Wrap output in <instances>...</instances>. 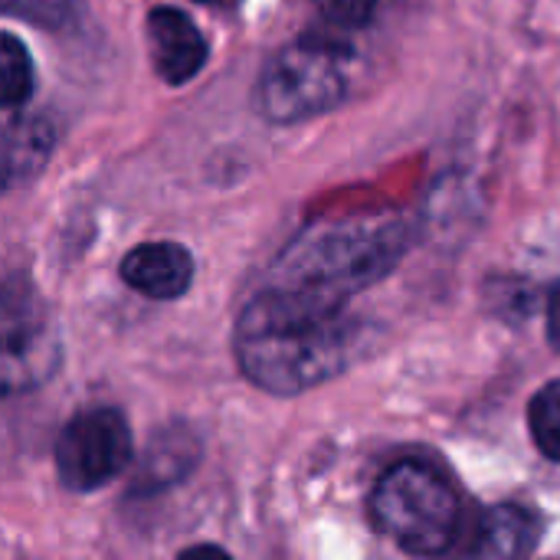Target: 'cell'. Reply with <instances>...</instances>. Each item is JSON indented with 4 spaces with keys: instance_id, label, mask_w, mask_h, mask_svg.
<instances>
[{
    "instance_id": "obj_1",
    "label": "cell",
    "mask_w": 560,
    "mask_h": 560,
    "mask_svg": "<svg viewBox=\"0 0 560 560\" xmlns=\"http://www.w3.org/2000/svg\"><path fill=\"white\" fill-rule=\"evenodd\" d=\"M233 351L256 387L295 397L354 364L364 351V325L348 308L322 312L262 289L236 322Z\"/></svg>"
},
{
    "instance_id": "obj_2",
    "label": "cell",
    "mask_w": 560,
    "mask_h": 560,
    "mask_svg": "<svg viewBox=\"0 0 560 560\" xmlns=\"http://www.w3.org/2000/svg\"><path fill=\"white\" fill-rule=\"evenodd\" d=\"M404 220H358L308 233L276 262L266 289L322 312H345L348 302L381 282L410 249Z\"/></svg>"
},
{
    "instance_id": "obj_3",
    "label": "cell",
    "mask_w": 560,
    "mask_h": 560,
    "mask_svg": "<svg viewBox=\"0 0 560 560\" xmlns=\"http://www.w3.org/2000/svg\"><path fill=\"white\" fill-rule=\"evenodd\" d=\"M371 518L384 538L420 558L446 555L463 525L453 486L423 463H397L381 476L371 495Z\"/></svg>"
},
{
    "instance_id": "obj_4",
    "label": "cell",
    "mask_w": 560,
    "mask_h": 560,
    "mask_svg": "<svg viewBox=\"0 0 560 560\" xmlns=\"http://www.w3.org/2000/svg\"><path fill=\"white\" fill-rule=\"evenodd\" d=\"M348 89V49L325 36H302L279 49L259 75L256 105L269 121H302L335 108Z\"/></svg>"
},
{
    "instance_id": "obj_5",
    "label": "cell",
    "mask_w": 560,
    "mask_h": 560,
    "mask_svg": "<svg viewBox=\"0 0 560 560\" xmlns=\"http://www.w3.org/2000/svg\"><path fill=\"white\" fill-rule=\"evenodd\" d=\"M131 463V430L112 407L82 410L56 440V469L66 489L95 492Z\"/></svg>"
},
{
    "instance_id": "obj_6",
    "label": "cell",
    "mask_w": 560,
    "mask_h": 560,
    "mask_svg": "<svg viewBox=\"0 0 560 560\" xmlns=\"http://www.w3.org/2000/svg\"><path fill=\"white\" fill-rule=\"evenodd\" d=\"M56 335L26 282L10 279L3 292V387L7 394L43 384L56 371Z\"/></svg>"
},
{
    "instance_id": "obj_7",
    "label": "cell",
    "mask_w": 560,
    "mask_h": 560,
    "mask_svg": "<svg viewBox=\"0 0 560 560\" xmlns=\"http://www.w3.org/2000/svg\"><path fill=\"white\" fill-rule=\"evenodd\" d=\"M148 46H151L154 72L167 85L190 82L210 56L203 33L177 7H154L148 13Z\"/></svg>"
},
{
    "instance_id": "obj_8",
    "label": "cell",
    "mask_w": 560,
    "mask_h": 560,
    "mask_svg": "<svg viewBox=\"0 0 560 560\" xmlns=\"http://www.w3.org/2000/svg\"><path fill=\"white\" fill-rule=\"evenodd\" d=\"M121 279L158 302L184 295L194 282V256L177 243H144L121 259Z\"/></svg>"
},
{
    "instance_id": "obj_9",
    "label": "cell",
    "mask_w": 560,
    "mask_h": 560,
    "mask_svg": "<svg viewBox=\"0 0 560 560\" xmlns=\"http://www.w3.org/2000/svg\"><path fill=\"white\" fill-rule=\"evenodd\" d=\"M541 541V518L522 505L489 509L479 525L469 551L476 558H525Z\"/></svg>"
},
{
    "instance_id": "obj_10",
    "label": "cell",
    "mask_w": 560,
    "mask_h": 560,
    "mask_svg": "<svg viewBox=\"0 0 560 560\" xmlns=\"http://www.w3.org/2000/svg\"><path fill=\"white\" fill-rule=\"evenodd\" d=\"M56 144V131L46 118L26 115V118H10L3 128V187L13 190L26 180H33Z\"/></svg>"
},
{
    "instance_id": "obj_11",
    "label": "cell",
    "mask_w": 560,
    "mask_h": 560,
    "mask_svg": "<svg viewBox=\"0 0 560 560\" xmlns=\"http://www.w3.org/2000/svg\"><path fill=\"white\" fill-rule=\"evenodd\" d=\"M194 463H197V443L190 440V433L167 430L151 440L148 456L141 459V469H138V489L154 492V489L174 486L177 479L190 472Z\"/></svg>"
},
{
    "instance_id": "obj_12",
    "label": "cell",
    "mask_w": 560,
    "mask_h": 560,
    "mask_svg": "<svg viewBox=\"0 0 560 560\" xmlns=\"http://www.w3.org/2000/svg\"><path fill=\"white\" fill-rule=\"evenodd\" d=\"M30 95H33L30 52L13 33H7L3 36V52H0V98H3V108L13 112V108L26 105Z\"/></svg>"
},
{
    "instance_id": "obj_13",
    "label": "cell",
    "mask_w": 560,
    "mask_h": 560,
    "mask_svg": "<svg viewBox=\"0 0 560 560\" xmlns=\"http://www.w3.org/2000/svg\"><path fill=\"white\" fill-rule=\"evenodd\" d=\"M528 427H532L535 446L548 459L560 463V381L535 394V400L528 407Z\"/></svg>"
},
{
    "instance_id": "obj_14",
    "label": "cell",
    "mask_w": 560,
    "mask_h": 560,
    "mask_svg": "<svg viewBox=\"0 0 560 560\" xmlns=\"http://www.w3.org/2000/svg\"><path fill=\"white\" fill-rule=\"evenodd\" d=\"M3 7L36 26H62L72 13V0H3Z\"/></svg>"
},
{
    "instance_id": "obj_15",
    "label": "cell",
    "mask_w": 560,
    "mask_h": 560,
    "mask_svg": "<svg viewBox=\"0 0 560 560\" xmlns=\"http://www.w3.org/2000/svg\"><path fill=\"white\" fill-rule=\"evenodd\" d=\"M318 7H322V13H325L335 26H341V30H358V26H364V23L374 16L377 0H318Z\"/></svg>"
},
{
    "instance_id": "obj_16",
    "label": "cell",
    "mask_w": 560,
    "mask_h": 560,
    "mask_svg": "<svg viewBox=\"0 0 560 560\" xmlns=\"http://www.w3.org/2000/svg\"><path fill=\"white\" fill-rule=\"evenodd\" d=\"M548 341L560 351V282L551 292V305H548Z\"/></svg>"
},
{
    "instance_id": "obj_17",
    "label": "cell",
    "mask_w": 560,
    "mask_h": 560,
    "mask_svg": "<svg viewBox=\"0 0 560 560\" xmlns=\"http://www.w3.org/2000/svg\"><path fill=\"white\" fill-rule=\"evenodd\" d=\"M197 3H220V0H197Z\"/></svg>"
}]
</instances>
